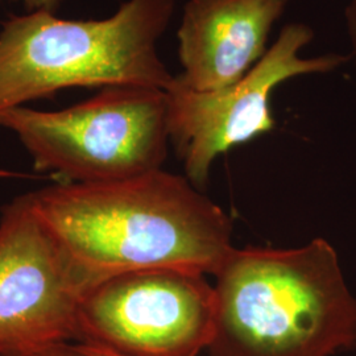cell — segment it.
<instances>
[{
	"mask_svg": "<svg viewBox=\"0 0 356 356\" xmlns=\"http://www.w3.org/2000/svg\"><path fill=\"white\" fill-rule=\"evenodd\" d=\"M26 198L95 285L151 268L214 276L234 248L226 213L188 178L163 169L104 182H58Z\"/></svg>",
	"mask_w": 356,
	"mask_h": 356,
	"instance_id": "obj_1",
	"label": "cell"
},
{
	"mask_svg": "<svg viewBox=\"0 0 356 356\" xmlns=\"http://www.w3.org/2000/svg\"><path fill=\"white\" fill-rule=\"evenodd\" d=\"M210 356H335L356 348V297L316 238L289 250L232 248L216 270Z\"/></svg>",
	"mask_w": 356,
	"mask_h": 356,
	"instance_id": "obj_2",
	"label": "cell"
},
{
	"mask_svg": "<svg viewBox=\"0 0 356 356\" xmlns=\"http://www.w3.org/2000/svg\"><path fill=\"white\" fill-rule=\"evenodd\" d=\"M176 0H127L102 20L35 11L0 32V118L69 88L166 90L172 76L157 51Z\"/></svg>",
	"mask_w": 356,
	"mask_h": 356,
	"instance_id": "obj_3",
	"label": "cell"
},
{
	"mask_svg": "<svg viewBox=\"0 0 356 356\" xmlns=\"http://www.w3.org/2000/svg\"><path fill=\"white\" fill-rule=\"evenodd\" d=\"M38 172L64 184L136 177L161 169L170 143L165 90L110 86L58 111L1 115Z\"/></svg>",
	"mask_w": 356,
	"mask_h": 356,
	"instance_id": "obj_4",
	"label": "cell"
},
{
	"mask_svg": "<svg viewBox=\"0 0 356 356\" xmlns=\"http://www.w3.org/2000/svg\"><path fill=\"white\" fill-rule=\"evenodd\" d=\"M206 273L131 270L99 281L78 310L79 339L123 356H198L214 332L216 292Z\"/></svg>",
	"mask_w": 356,
	"mask_h": 356,
	"instance_id": "obj_5",
	"label": "cell"
},
{
	"mask_svg": "<svg viewBox=\"0 0 356 356\" xmlns=\"http://www.w3.org/2000/svg\"><path fill=\"white\" fill-rule=\"evenodd\" d=\"M313 38L314 32L306 24L284 26L248 74L225 89L195 91L182 86L175 76L165 90L170 141L195 188L207 182L219 154L275 128L270 95L282 82L330 73L348 63V56L337 53L301 57Z\"/></svg>",
	"mask_w": 356,
	"mask_h": 356,
	"instance_id": "obj_6",
	"label": "cell"
},
{
	"mask_svg": "<svg viewBox=\"0 0 356 356\" xmlns=\"http://www.w3.org/2000/svg\"><path fill=\"white\" fill-rule=\"evenodd\" d=\"M95 284L33 213L26 195L0 218V356H36L79 339L78 310Z\"/></svg>",
	"mask_w": 356,
	"mask_h": 356,
	"instance_id": "obj_7",
	"label": "cell"
},
{
	"mask_svg": "<svg viewBox=\"0 0 356 356\" xmlns=\"http://www.w3.org/2000/svg\"><path fill=\"white\" fill-rule=\"evenodd\" d=\"M288 0H189L177 31L182 86L216 91L236 82L267 53Z\"/></svg>",
	"mask_w": 356,
	"mask_h": 356,
	"instance_id": "obj_8",
	"label": "cell"
},
{
	"mask_svg": "<svg viewBox=\"0 0 356 356\" xmlns=\"http://www.w3.org/2000/svg\"><path fill=\"white\" fill-rule=\"evenodd\" d=\"M36 356H123L106 347L85 341H70L54 344Z\"/></svg>",
	"mask_w": 356,
	"mask_h": 356,
	"instance_id": "obj_9",
	"label": "cell"
},
{
	"mask_svg": "<svg viewBox=\"0 0 356 356\" xmlns=\"http://www.w3.org/2000/svg\"><path fill=\"white\" fill-rule=\"evenodd\" d=\"M346 26L351 44V56L356 60V0H350L346 8Z\"/></svg>",
	"mask_w": 356,
	"mask_h": 356,
	"instance_id": "obj_10",
	"label": "cell"
},
{
	"mask_svg": "<svg viewBox=\"0 0 356 356\" xmlns=\"http://www.w3.org/2000/svg\"><path fill=\"white\" fill-rule=\"evenodd\" d=\"M15 1H22L26 6V8L29 10V13L44 11V13H54L64 0H15Z\"/></svg>",
	"mask_w": 356,
	"mask_h": 356,
	"instance_id": "obj_11",
	"label": "cell"
},
{
	"mask_svg": "<svg viewBox=\"0 0 356 356\" xmlns=\"http://www.w3.org/2000/svg\"><path fill=\"white\" fill-rule=\"evenodd\" d=\"M19 176H20L19 173H15V172H11V170L0 168V178L19 177Z\"/></svg>",
	"mask_w": 356,
	"mask_h": 356,
	"instance_id": "obj_12",
	"label": "cell"
}]
</instances>
